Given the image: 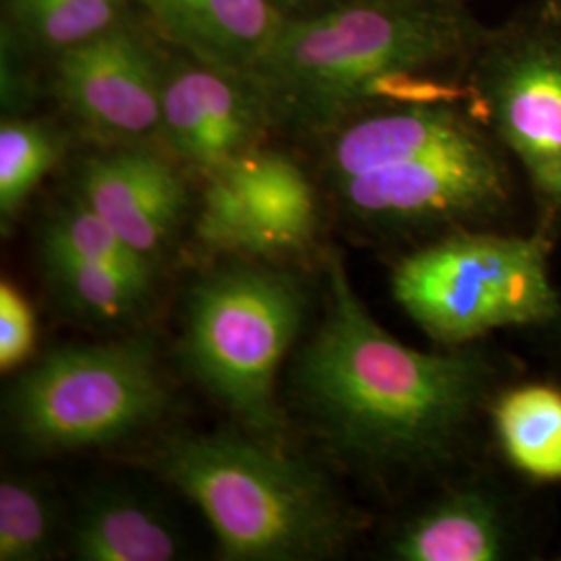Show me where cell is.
Instances as JSON below:
<instances>
[{"label":"cell","instance_id":"1","mask_svg":"<svg viewBox=\"0 0 561 561\" xmlns=\"http://www.w3.org/2000/svg\"><path fill=\"white\" fill-rule=\"evenodd\" d=\"M329 306L296 366V387L327 442L373 477H412L449 460L489 398L495 370L474 350L403 345L356 296L337 254Z\"/></svg>","mask_w":561,"mask_h":561},{"label":"cell","instance_id":"2","mask_svg":"<svg viewBox=\"0 0 561 561\" xmlns=\"http://www.w3.org/2000/svg\"><path fill=\"white\" fill-rule=\"evenodd\" d=\"M468 36L439 0H335L287 18L254 80L273 119L329 129L364 104L379 76L442 65L466 50Z\"/></svg>","mask_w":561,"mask_h":561},{"label":"cell","instance_id":"3","mask_svg":"<svg viewBox=\"0 0 561 561\" xmlns=\"http://www.w3.org/2000/svg\"><path fill=\"white\" fill-rule=\"evenodd\" d=\"M154 468L201 510L225 560H324L358 533L356 514L321 472L268 443L183 435L162 447Z\"/></svg>","mask_w":561,"mask_h":561},{"label":"cell","instance_id":"4","mask_svg":"<svg viewBox=\"0 0 561 561\" xmlns=\"http://www.w3.org/2000/svg\"><path fill=\"white\" fill-rule=\"evenodd\" d=\"M306 304L296 275L256 262L221 266L187 296V368L241 424L264 437L283 428L275 379L300 333Z\"/></svg>","mask_w":561,"mask_h":561},{"label":"cell","instance_id":"5","mask_svg":"<svg viewBox=\"0 0 561 561\" xmlns=\"http://www.w3.org/2000/svg\"><path fill=\"white\" fill-rule=\"evenodd\" d=\"M549 238L458 231L393 268L391 291L435 341L460 347L497 329L541 327L561 314Z\"/></svg>","mask_w":561,"mask_h":561},{"label":"cell","instance_id":"6","mask_svg":"<svg viewBox=\"0 0 561 561\" xmlns=\"http://www.w3.org/2000/svg\"><path fill=\"white\" fill-rule=\"evenodd\" d=\"M169 405L150 340L62 347L13 385L9 414L38 451L104 447L159 421Z\"/></svg>","mask_w":561,"mask_h":561},{"label":"cell","instance_id":"7","mask_svg":"<svg viewBox=\"0 0 561 561\" xmlns=\"http://www.w3.org/2000/svg\"><path fill=\"white\" fill-rule=\"evenodd\" d=\"M354 217L387 229L481 221L510 202V175L486 136L421 159L335 180Z\"/></svg>","mask_w":561,"mask_h":561},{"label":"cell","instance_id":"8","mask_svg":"<svg viewBox=\"0 0 561 561\" xmlns=\"http://www.w3.org/2000/svg\"><path fill=\"white\" fill-rule=\"evenodd\" d=\"M481 104L528 175L541 222L561 219V38L526 36L486 65Z\"/></svg>","mask_w":561,"mask_h":561},{"label":"cell","instance_id":"9","mask_svg":"<svg viewBox=\"0 0 561 561\" xmlns=\"http://www.w3.org/2000/svg\"><path fill=\"white\" fill-rule=\"evenodd\" d=\"M271 121L273 111L252 76L183 50L164 59L159 138L185 167L210 178L256 150Z\"/></svg>","mask_w":561,"mask_h":561},{"label":"cell","instance_id":"10","mask_svg":"<svg viewBox=\"0 0 561 561\" xmlns=\"http://www.w3.org/2000/svg\"><path fill=\"white\" fill-rule=\"evenodd\" d=\"M55 59L57 96L85 129L134 144L159 136L167 57L129 21Z\"/></svg>","mask_w":561,"mask_h":561},{"label":"cell","instance_id":"11","mask_svg":"<svg viewBox=\"0 0 561 561\" xmlns=\"http://www.w3.org/2000/svg\"><path fill=\"white\" fill-rule=\"evenodd\" d=\"M78 198L154 264L175 238L187 206L175 164L141 146L83 162Z\"/></svg>","mask_w":561,"mask_h":561},{"label":"cell","instance_id":"12","mask_svg":"<svg viewBox=\"0 0 561 561\" xmlns=\"http://www.w3.org/2000/svg\"><path fill=\"white\" fill-rule=\"evenodd\" d=\"M173 48L254 78L287 13L275 0H138Z\"/></svg>","mask_w":561,"mask_h":561},{"label":"cell","instance_id":"13","mask_svg":"<svg viewBox=\"0 0 561 561\" xmlns=\"http://www.w3.org/2000/svg\"><path fill=\"white\" fill-rule=\"evenodd\" d=\"M477 123L456 106H400L354 121L335 136L329 169L333 180L421 159L482 138Z\"/></svg>","mask_w":561,"mask_h":561},{"label":"cell","instance_id":"14","mask_svg":"<svg viewBox=\"0 0 561 561\" xmlns=\"http://www.w3.org/2000/svg\"><path fill=\"white\" fill-rule=\"evenodd\" d=\"M510 547L500 503L466 489L433 503L403 526L391 553L401 561H497Z\"/></svg>","mask_w":561,"mask_h":561},{"label":"cell","instance_id":"15","mask_svg":"<svg viewBox=\"0 0 561 561\" xmlns=\"http://www.w3.org/2000/svg\"><path fill=\"white\" fill-rule=\"evenodd\" d=\"M250 213V252L291 250L310 240L317 201L300 167L279 152L252 150L233 161Z\"/></svg>","mask_w":561,"mask_h":561},{"label":"cell","instance_id":"16","mask_svg":"<svg viewBox=\"0 0 561 561\" xmlns=\"http://www.w3.org/2000/svg\"><path fill=\"white\" fill-rule=\"evenodd\" d=\"M71 551L83 561H169L181 547L159 510L127 493H102L83 505Z\"/></svg>","mask_w":561,"mask_h":561},{"label":"cell","instance_id":"17","mask_svg":"<svg viewBox=\"0 0 561 561\" xmlns=\"http://www.w3.org/2000/svg\"><path fill=\"white\" fill-rule=\"evenodd\" d=\"M493 424L516 470L535 481H561V389L528 382L503 391Z\"/></svg>","mask_w":561,"mask_h":561},{"label":"cell","instance_id":"18","mask_svg":"<svg viewBox=\"0 0 561 561\" xmlns=\"http://www.w3.org/2000/svg\"><path fill=\"white\" fill-rule=\"evenodd\" d=\"M138 0H7V34L55 57L129 21Z\"/></svg>","mask_w":561,"mask_h":561},{"label":"cell","instance_id":"19","mask_svg":"<svg viewBox=\"0 0 561 561\" xmlns=\"http://www.w3.org/2000/svg\"><path fill=\"white\" fill-rule=\"evenodd\" d=\"M46 279L67 308L81 317L121 322L140 312L152 283L59 250H41Z\"/></svg>","mask_w":561,"mask_h":561},{"label":"cell","instance_id":"20","mask_svg":"<svg viewBox=\"0 0 561 561\" xmlns=\"http://www.w3.org/2000/svg\"><path fill=\"white\" fill-rule=\"evenodd\" d=\"M42 250L73 254L81 261L96 262L146 283H152L157 275V264L138 254L78 196L44 227Z\"/></svg>","mask_w":561,"mask_h":561},{"label":"cell","instance_id":"21","mask_svg":"<svg viewBox=\"0 0 561 561\" xmlns=\"http://www.w3.org/2000/svg\"><path fill=\"white\" fill-rule=\"evenodd\" d=\"M62 154V138L38 121L0 125V215L11 221Z\"/></svg>","mask_w":561,"mask_h":561},{"label":"cell","instance_id":"22","mask_svg":"<svg viewBox=\"0 0 561 561\" xmlns=\"http://www.w3.org/2000/svg\"><path fill=\"white\" fill-rule=\"evenodd\" d=\"M53 547V505L38 482L9 477L0 484V560L36 561Z\"/></svg>","mask_w":561,"mask_h":561},{"label":"cell","instance_id":"23","mask_svg":"<svg viewBox=\"0 0 561 561\" xmlns=\"http://www.w3.org/2000/svg\"><path fill=\"white\" fill-rule=\"evenodd\" d=\"M198 238L217 250L250 252V213L233 162L208 178L198 219Z\"/></svg>","mask_w":561,"mask_h":561},{"label":"cell","instance_id":"24","mask_svg":"<svg viewBox=\"0 0 561 561\" xmlns=\"http://www.w3.org/2000/svg\"><path fill=\"white\" fill-rule=\"evenodd\" d=\"M470 96L468 88L454 81L437 80L426 71H391L373 81L364 102L382 101L400 106H456Z\"/></svg>","mask_w":561,"mask_h":561},{"label":"cell","instance_id":"25","mask_svg":"<svg viewBox=\"0 0 561 561\" xmlns=\"http://www.w3.org/2000/svg\"><path fill=\"white\" fill-rule=\"evenodd\" d=\"M36 341V319L20 289L2 280L0 285V368L13 370L25 360Z\"/></svg>","mask_w":561,"mask_h":561},{"label":"cell","instance_id":"26","mask_svg":"<svg viewBox=\"0 0 561 561\" xmlns=\"http://www.w3.org/2000/svg\"><path fill=\"white\" fill-rule=\"evenodd\" d=\"M275 2L287 13V11H308V9H314V7H319V4L327 2V0H275ZM331 2H335V0H329V4Z\"/></svg>","mask_w":561,"mask_h":561}]
</instances>
